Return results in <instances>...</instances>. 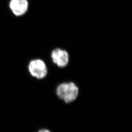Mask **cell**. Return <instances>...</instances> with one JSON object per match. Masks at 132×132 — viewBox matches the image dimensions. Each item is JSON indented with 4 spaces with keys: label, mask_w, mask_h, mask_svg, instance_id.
I'll use <instances>...</instances> for the list:
<instances>
[{
    "label": "cell",
    "mask_w": 132,
    "mask_h": 132,
    "mask_svg": "<svg viewBox=\"0 0 132 132\" xmlns=\"http://www.w3.org/2000/svg\"><path fill=\"white\" fill-rule=\"evenodd\" d=\"M79 89L73 82H64L56 88V93L60 99L69 104L75 101L78 96Z\"/></svg>",
    "instance_id": "1"
},
{
    "label": "cell",
    "mask_w": 132,
    "mask_h": 132,
    "mask_svg": "<svg viewBox=\"0 0 132 132\" xmlns=\"http://www.w3.org/2000/svg\"><path fill=\"white\" fill-rule=\"evenodd\" d=\"M28 69L30 74L38 79L45 78L47 74V68L46 64L40 59H35L29 63Z\"/></svg>",
    "instance_id": "2"
},
{
    "label": "cell",
    "mask_w": 132,
    "mask_h": 132,
    "mask_svg": "<svg viewBox=\"0 0 132 132\" xmlns=\"http://www.w3.org/2000/svg\"><path fill=\"white\" fill-rule=\"evenodd\" d=\"M53 62L60 68L67 66L69 61V55L66 50L56 48L53 50L51 55Z\"/></svg>",
    "instance_id": "3"
},
{
    "label": "cell",
    "mask_w": 132,
    "mask_h": 132,
    "mask_svg": "<svg viewBox=\"0 0 132 132\" xmlns=\"http://www.w3.org/2000/svg\"><path fill=\"white\" fill-rule=\"evenodd\" d=\"M29 4L27 0H11L10 8L15 16H22L28 11Z\"/></svg>",
    "instance_id": "4"
},
{
    "label": "cell",
    "mask_w": 132,
    "mask_h": 132,
    "mask_svg": "<svg viewBox=\"0 0 132 132\" xmlns=\"http://www.w3.org/2000/svg\"><path fill=\"white\" fill-rule=\"evenodd\" d=\"M38 132H51V131L47 129H42Z\"/></svg>",
    "instance_id": "5"
}]
</instances>
